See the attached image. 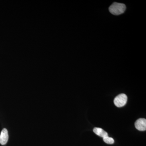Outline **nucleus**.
I'll return each mask as SVG.
<instances>
[{
    "label": "nucleus",
    "instance_id": "obj_1",
    "mask_svg": "<svg viewBox=\"0 0 146 146\" xmlns=\"http://www.w3.org/2000/svg\"><path fill=\"white\" fill-rule=\"evenodd\" d=\"M126 6L124 4L114 3L110 7V12L114 15H119L122 14L125 11Z\"/></svg>",
    "mask_w": 146,
    "mask_h": 146
},
{
    "label": "nucleus",
    "instance_id": "obj_2",
    "mask_svg": "<svg viewBox=\"0 0 146 146\" xmlns=\"http://www.w3.org/2000/svg\"><path fill=\"white\" fill-rule=\"evenodd\" d=\"M127 101V96L125 94H121L115 98L114 100V104L117 107H123L125 105Z\"/></svg>",
    "mask_w": 146,
    "mask_h": 146
},
{
    "label": "nucleus",
    "instance_id": "obj_3",
    "mask_svg": "<svg viewBox=\"0 0 146 146\" xmlns=\"http://www.w3.org/2000/svg\"><path fill=\"white\" fill-rule=\"evenodd\" d=\"M135 127L138 130L144 131L146 129V120L144 118L138 119L135 123Z\"/></svg>",
    "mask_w": 146,
    "mask_h": 146
},
{
    "label": "nucleus",
    "instance_id": "obj_4",
    "mask_svg": "<svg viewBox=\"0 0 146 146\" xmlns=\"http://www.w3.org/2000/svg\"><path fill=\"white\" fill-rule=\"evenodd\" d=\"M8 139V131L6 129L4 128L0 134V144L2 145H5L7 143Z\"/></svg>",
    "mask_w": 146,
    "mask_h": 146
},
{
    "label": "nucleus",
    "instance_id": "obj_5",
    "mask_svg": "<svg viewBox=\"0 0 146 146\" xmlns=\"http://www.w3.org/2000/svg\"><path fill=\"white\" fill-rule=\"evenodd\" d=\"M94 132L98 136L102 137L103 138L108 136V133L107 132L101 128L95 127L94 129Z\"/></svg>",
    "mask_w": 146,
    "mask_h": 146
},
{
    "label": "nucleus",
    "instance_id": "obj_6",
    "mask_svg": "<svg viewBox=\"0 0 146 146\" xmlns=\"http://www.w3.org/2000/svg\"><path fill=\"white\" fill-rule=\"evenodd\" d=\"M103 141L105 143L108 144H113L115 142L113 138L110 137L109 136H106V137L103 138Z\"/></svg>",
    "mask_w": 146,
    "mask_h": 146
}]
</instances>
